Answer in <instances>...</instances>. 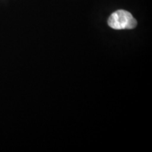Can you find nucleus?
<instances>
[{
    "label": "nucleus",
    "instance_id": "1",
    "mask_svg": "<svg viewBox=\"0 0 152 152\" xmlns=\"http://www.w3.org/2000/svg\"><path fill=\"white\" fill-rule=\"evenodd\" d=\"M108 24L115 30H130L135 28L137 23L130 12L118 10L110 16Z\"/></svg>",
    "mask_w": 152,
    "mask_h": 152
}]
</instances>
